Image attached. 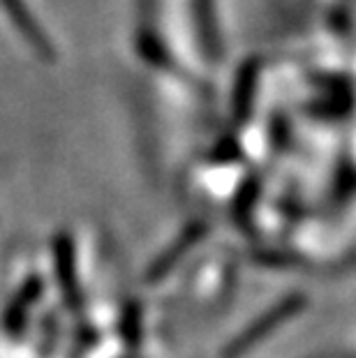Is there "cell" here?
<instances>
[{"label":"cell","mask_w":356,"mask_h":358,"mask_svg":"<svg viewBox=\"0 0 356 358\" xmlns=\"http://www.w3.org/2000/svg\"><path fill=\"white\" fill-rule=\"evenodd\" d=\"M199 3H201L199 7H204V12L208 14V12H211V0H199ZM204 12H201V14H204Z\"/></svg>","instance_id":"6da1fadb"}]
</instances>
